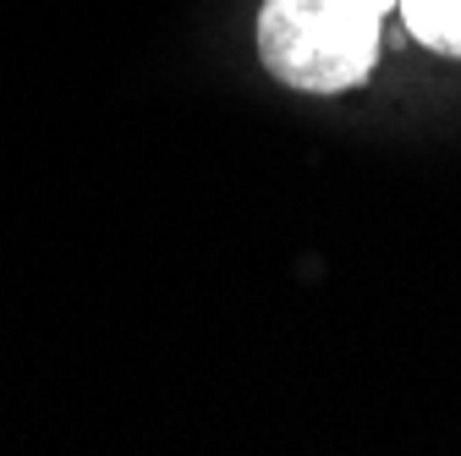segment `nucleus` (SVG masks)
Returning <instances> with one entry per match:
<instances>
[{
  "instance_id": "f257e3e1",
  "label": "nucleus",
  "mask_w": 461,
  "mask_h": 456,
  "mask_svg": "<svg viewBox=\"0 0 461 456\" xmlns=\"http://www.w3.org/2000/svg\"><path fill=\"white\" fill-rule=\"evenodd\" d=\"M253 44L275 83L335 99L379 72L384 12L374 0H264Z\"/></svg>"
},
{
  "instance_id": "f03ea898",
  "label": "nucleus",
  "mask_w": 461,
  "mask_h": 456,
  "mask_svg": "<svg viewBox=\"0 0 461 456\" xmlns=\"http://www.w3.org/2000/svg\"><path fill=\"white\" fill-rule=\"evenodd\" d=\"M395 17L423 50L461 61V0H395Z\"/></svg>"
},
{
  "instance_id": "7ed1b4c3",
  "label": "nucleus",
  "mask_w": 461,
  "mask_h": 456,
  "mask_svg": "<svg viewBox=\"0 0 461 456\" xmlns=\"http://www.w3.org/2000/svg\"><path fill=\"white\" fill-rule=\"evenodd\" d=\"M374 6H379V12H384V17H390V12H395V0H374Z\"/></svg>"
}]
</instances>
